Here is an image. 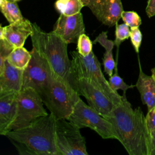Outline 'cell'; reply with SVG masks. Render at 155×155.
<instances>
[{"label": "cell", "instance_id": "5b68a950", "mask_svg": "<svg viewBox=\"0 0 155 155\" xmlns=\"http://www.w3.org/2000/svg\"><path fill=\"white\" fill-rule=\"evenodd\" d=\"M71 60L68 78H84L103 92L114 104H119L122 99L117 91H114L105 79L101 63L92 51L88 56H81L78 51L71 52Z\"/></svg>", "mask_w": 155, "mask_h": 155}, {"label": "cell", "instance_id": "f546056e", "mask_svg": "<svg viewBox=\"0 0 155 155\" xmlns=\"http://www.w3.org/2000/svg\"><path fill=\"white\" fill-rule=\"evenodd\" d=\"M4 39V27L0 24V40Z\"/></svg>", "mask_w": 155, "mask_h": 155}, {"label": "cell", "instance_id": "52a82bcc", "mask_svg": "<svg viewBox=\"0 0 155 155\" xmlns=\"http://www.w3.org/2000/svg\"><path fill=\"white\" fill-rule=\"evenodd\" d=\"M39 93L33 88L25 87L18 93L16 113L11 130L28 126L38 118L48 114Z\"/></svg>", "mask_w": 155, "mask_h": 155}, {"label": "cell", "instance_id": "5bb4252c", "mask_svg": "<svg viewBox=\"0 0 155 155\" xmlns=\"http://www.w3.org/2000/svg\"><path fill=\"white\" fill-rule=\"evenodd\" d=\"M32 32L33 23L24 18L4 27V39L14 48L21 47Z\"/></svg>", "mask_w": 155, "mask_h": 155}, {"label": "cell", "instance_id": "30bf717a", "mask_svg": "<svg viewBox=\"0 0 155 155\" xmlns=\"http://www.w3.org/2000/svg\"><path fill=\"white\" fill-rule=\"evenodd\" d=\"M30 52L31 59L23 71L22 88L30 87L39 93L53 74L35 49Z\"/></svg>", "mask_w": 155, "mask_h": 155}, {"label": "cell", "instance_id": "1f68e13d", "mask_svg": "<svg viewBox=\"0 0 155 155\" xmlns=\"http://www.w3.org/2000/svg\"><path fill=\"white\" fill-rule=\"evenodd\" d=\"M3 1V0H0V4H1V2Z\"/></svg>", "mask_w": 155, "mask_h": 155}, {"label": "cell", "instance_id": "3957f363", "mask_svg": "<svg viewBox=\"0 0 155 155\" xmlns=\"http://www.w3.org/2000/svg\"><path fill=\"white\" fill-rule=\"evenodd\" d=\"M33 48L46 63L52 74L68 81L71 61L67 53L68 44L53 31L47 33L33 23L30 35Z\"/></svg>", "mask_w": 155, "mask_h": 155}, {"label": "cell", "instance_id": "44dd1931", "mask_svg": "<svg viewBox=\"0 0 155 155\" xmlns=\"http://www.w3.org/2000/svg\"><path fill=\"white\" fill-rule=\"evenodd\" d=\"M93 44L89 37L85 33L81 35L77 41L78 52L81 56H88L93 51Z\"/></svg>", "mask_w": 155, "mask_h": 155}, {"label": "cell", "instance_id": "4fadbf2b", "mask_svg": "<svg viewBox=\"0 0 155 155\" xmlns=\"http://www.w3.org/2000/svg\"><path fill=\"white\" fill-rule=\"evenodd\" d=\"M17 92L0 91V135L6 136L16 117Z\"/></svg>", "mask_w": 155, "mask_h": 155}, {"label": "cell", "instance_id": "7402d4cb", "mask_svg": "<svg viewBox=\"0 0 155 155\" xmlns=\"http://www.w3.org/2000/svg\"><path fill=\"white\" fill-rule=\"evenodd\" d=\"M115 25V40L114 41V45L117 47V48L118 50L120 44L125 40H127L130 38V27H128L125 23L121 24H118L117 23Z\"/></svg>", "mask_w": 155, "mask_h": 155}, {"label": "cell", "instance_id": "f1b7e54d", "mask_svg": "<svg viewBox=\"0 0 155 155\" xmlns=\"http://www.w3.org/2000/svg\"><path fill=\"white\" fill-rule=\"evenodd\" d=\"M150 155H155V130L151 132Z\"/></svg>", "mask_w": 155, "mask_h": 155}, {"label": "cell", "instance_id": "d4e9b609", "mask_svg": "<svg viewBox=\"0 0 155 155\" xmlns=\"http://www.w3.org/2000/svg\"><path fill=\"white\" fill-rule=\"evenodd\" d=\"M13 48H14L4 39L0 40V75L4 70L7 57Z\"/></svg>", "mask_w": 155, "mask_h": 155}, {"label": "cell", "instance_id": "8fae6325", "mask_svg": "<svg viewBox=\"0 0 155 155\" xmlns=\"http://www.w3.org/2000/svg\"><path fill=\"white\" fill-rule=\"evenodd\" d=\"M96 18L103 24L112 27L121 18L123 6L121 0H82Z\"/></svg>", "mask_w": 155, "mask_h": 155}, {"label": "cell", "instance_id": "cb8c5ba5", "mask_svg": "<svg viewBox=\"0 0 155 155\" xmlns=\"http://www.w3.org/2000/svg\"><path fill=\"white\" fill-rule=\"evenodd\" d=\"M121 18L125 24L130 28L139 27L142 24V20L139 15L134 11H122Z\"/></svg>", "mask_w": 155, "mask_h": 155}, {"label": "cell", "instance_id": "8992f818", "mask_svg": "<svg viewBox=\"0 0 155 155\" xmlns=\"http://www.w3.org/2000/svg\"><path fill=\"white\" fill-rule=\"evenodd\" d=\"M80 128L67 119H56L55 144L57 155H88L85 138Z\"/></svg>", "mask_w": 155, "mask_h": 155}, {"label": "cell", "instance_id": "d6986e66", "mask_svg": "<svg viewBox=\"0 0 155 155\" xmlns=\"http://www.w3.org/2000/svg\"><path fill=\"white\" fill-rule=\"evenodd\" d=\"M54 5L60 14L67 16L81 12V9L84 7L82 0H57Z\"/></svg>", "mask_w": 155, "mask_h": 155}, {"label": "cell", "instance_id": "9a60e30c", "mask_svg": "<svg viewBox=\"0 0 155 155\" xmlns=\"http://www.w3.org/2000/svg\"><path fill=\"white\" fill-rule=\"evenodd\" d=\"M23 71L6 61L4 70L0 75V91L19 93L22 88Z\"/></svg>", "mask_w": 155, "mask_h": 155}, {"label": "cell", "instance_id": "83f0119b", "mask_svg": "<svg viewBox=\"0 0 155 155\" xmlns=\"http://www.w3.org/2000/svg\"><path fill=\"white\" fill-rule=\"evenodd\" d=\"M146 13L149 18L155 16V0H148L145 9Z\"/></svg>", "mask_w": 155, "mask_h": 155}, {"label": "cell", "instance_id": "603a6c76", "mask_svg": "<svg viewBox=\"0 0 155 155\" xmlns=\"http://www.w3.org/2000/svg\"><path fill=\"white\" fill-rule=\"evenodd\" d=\"M105 73L109 76H111L116 67V63L113 58V48L107 49L104 53L102 59Z\"/></svg>", "mask_w": 155, "mask_h": 155}, {"label": "cell", "instance_id": "7c38bea8", "mask_svg": "<svg viewBox=\"0 0 155 155\" xmlns=\"http://www.w3.org/2000/svg\"><path fill=\"white\" fill-rule=\"evenodd\" d=\"M53 31L68 44L77 43L80 35L85 33L82 13L70 16L60 14Z\"/></svg>", "mask_w": 155, "mask_h": 155}, {"label": "cell", "instance_id": "ac0fdd59", "mask_svg": "<svg viewBox=\"0 0 155 155\" xmlns=\"http://www.w3.org/2000/svg\"><path fill=\"white\" fill-rule=\"evenodd\" d=\"M0 11L9 24L14 23L24 19L18 5L13 0H3L0 4Z\"/></svg>", "mask_w": 155, "mask_h": 155}, {"label": "cell", "instance_id": "4dcf8cb0", "mask_svg": "<svg viewBox=\"0 0 155 155\" xmlns=\"http://www.w3.org/2000/svg\"><path fill=\"white\" fill-rule=\"evenodd\" d=\"M151 76L153 78V79H154V81H155V67H153V68L151 70Z\"/></svg>", "mask_w": 155, "mask_h": 155}, {"label": "cell", "instance_id": "6da1fadb", "mask_svg": "<svg viewBox=\"0 0 155 155\" xmlns=\"http://www.w3.org/2000/svg\"><path fill=\"white\" fill-rule=\"evenodd\" d=\"M113 125L117 140L130 155H150L151 133L140 107L133 108L125 93L106 117Z\"/></svg>", "mask_w": 155, "mask_h": 155}, {"label": "cell", "instance_id": "ffe728a7", "mask_svg": "<svg viewBox=\"0 0 155 155\" xmlns=\"http://www.w3.org/2000/svg\"><path fill=\"white\" fill-rule=\"evenodd\" d=\"M114 70V72L113 73V75L110 77L108 80L109 84L114 91H117L118 90H122L124 93H126L127 90L133 88L135 87V85H130L127 84L123 79L119 75L117 67H115Z\"/></svg>", "mask_w": 155, "mask_h": 155}, {"label": "cell", "instance_id": "d6a6232c", "mask_svg": "<svg viewBox=\"0 0 155 155\" xmlns=\"http://www.w3.org/2000/svg\"><path fill=\"white\" fill-rule=\"evenodd\" d=\"M13 1H19V0H13Z\"/></svg>", "mask_w": 155, "mask_h": 155}, {"label": "cell", "instance_id": "ba28073f", "mask_svg": "<svg viewBox=\"0 0 155 155\" xmlns=\"http://www.w3.org/2000/svg\"><path fill=\"white\" fill-rule=\"evenodd\" d=\"M67 119L77 125L80 128L88 127L92 129L103 139L117 140V134L111 123L89 105L86 104L81 98Z\"/></svg>", "mask_w": 155, "mask_h": 155}, {"label": "cell", "instance_id": "9c48e42d", "mask_svg": "<svg viewBox=\"0 0 155 155\" xmlns=\"http://www.w3.org/2000/svg\"><path fill=\"white\" fill-rule=\"evenodd\" d=\"M68 81L76 93L84 96L88 105L101 116L106 117L110 114L116 104L87 79L70 78Z\"/></svg>", "mask_w": 155, "mask_h": 155}, {"label": "cell", "instance_id": "e0dca14e", "mask_svg": "<svg viewBox=\"0 0 155 155\" xmlns=\"http://www.w3.org/2000/svg\"><path fill=\"white\" fill-rule=\"evenodd\" d=\"M31 58V52L21 47L13 48L8 54L7 61L13 67L24 70L27 67Z\"/></svg>", "mask_w": 155, "mask_h": 155}, {"label": "cell", "instance_id": "277c9868", "mask_svg": "<svg viewBox=\"0 0 155 155\" xmlns=\"http://www.w3.org/2000/svg\"><path fill=\"white\" fill-rule=\"evenodd\" d=\"M39 94L44 104L56 119H67L80 98L68 82L54 75Z\"/></svg>", "mask_w": 155, "mask_h": 155}, {"label": "cell", "instance_id": "2e32d148", "mask_svg": "<svg viewBox=\"0 0 155 155\" xmlns=\"http://www.w3.org/2000/svg\"><path fill=\"white\" fill-rule=\"evenodd\" d=\"M139 74L135 87L138 90L142 104L146 105L148 111L155 106V81L151 76L143 73L139 59Z\"/></svg>", "mask_w": 155, "mask_h": 155}, {"label": "cell", "instance_id": "484cf974", "mask_svg": "<svg viewBox=\"0 0 155 155\" xmlns=\"http://www.w3.org/2000/svg\"><path fill=\"white\" fill-rule=\"evenodd\" d=\"M130 38L136 53L139 54L142 41V34L139 27L130 28Z\"/></svg>", "mask_w": 155, "mask_h": 155}, {"label": "cell", "instance_id": "7a4b0ae2", "mask_svg": "<svg viewBox=\"0 0 155 155\" xmlns=\"http://www.w3.org/2000/svg\"><path fill=\"white\" fill-rule=\"evenodd\" d=\"M56 118L50 113L28 126L11 130L7 136L21 155H57Z\"/></svg>", "mask_w": 155, "mask_h": 155}, {"label": "cell", "instance_id": "4316f807", "mask_svg": "<svg viewBox=\"0 0 155 155\" xmlns=\"http://www.w3.org/2000/svg\"><path fill=\"white\" fill-rule=\"evenodd\" d=\"M145 118L147 128L151 133L155 130V106L148 111Z\"/></svg>", "mask_w": 155, "mask_h": 155}]
</instances>
